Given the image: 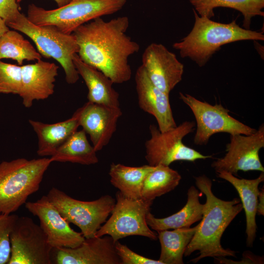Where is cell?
<instances>
[{
	"mask_svg": "<svg viewBox=\"0 0 264 264\" xmlns=\"http://www.w3.org/2000/svg\"><path fill=\"white\" fill-rule=\"evenodd\" d=\"M48 200L69 222L76 225L85 238L95 236L113 209L115 198L104 195L92 201L75 199L52 187L46 195Z\"/></svg>",
	"mask_w": 264,
	"mask_h": 264,
	"instance_id": "52a82bcc",
	"label": "cell"
},
{
	"mask_svg": "<svg viewBox=\"0 0 264 264\" xmlns=\"http://www.w3.org/2000/svg\"><path fill=\"white\" fill-rule=\"evenodd\" d=\"M22 86L21 66L0 61V93L19 95Z\"/></svg>",
	"mask_w": 264,
	"mask_h": 264,
	"instance_id": "f1b7e54d",
	"label": "cell"
},
{
	"mask_svg": "<svg viewBox=\"0 0 264 264\" xmlns=\"http://www.w3.org/2000/svg\"><path fill=\"white\" fill-rule=\"evenodd\" d=\"M25 208L38 218L40 226L47 236L52 248H74L85 240L81 232L73 230L69 223L61 215L46 195L35 201L25 203Z\"/></svg>",
	"mask_w": 264,
	"mask_h": 264,
	"instance_id": "4fadbf2b",
	"label": "cell"
},
{
	"mask_svg": "<svg viewBox=\"0 0 264 264\" xmlns=\"http://www.w3.org/2000/svg\"><path fill=\"white\" fill-rule=\"evenodd\" d=\"M134 79L140 108L155 118L160 132L176 127L169 94L161 90L151 82L142 66L137 69Z\"/></svg>",
	"mask_w": 264,
	"mask_h": 264,
	"instance_id": "e0dca14e",
	"label": "cell"
},
{
	"mask_svg": "<svg viewBox=\"0 0 264 264\" xmlns=\"http://www.w3.org/2000/svg\"><path fill=\"white\" fill-rule=\"evenodd\" d=\"M96 151L89 143L85 132H75L50 156L51 162H69L89 165L98 162Z\"/></svg>",
	"mask_w": 264,
	"mask_h": 264,
	"instance_id": "d4e9b609",
	"label": "cell"
},
{
	"mask_svg": "<svg viewBox=\"0 0 264 264\" xmlns=\"http://www.w3.org/2000/svg\"><path fill=\"white\" fill-rule=\"evenodd\" d=\"M195 127L194 121H185L171 130L161 132L154 125H150L151 137L145 143V158L148 165L169 166L176 161L193 162L212 157L211 155L201 154L182 142L183 138L192 132Z\"/></svg>",
	"mask_w": 264,
	"mask_h": 264,
	"instance_id": "9c48e42d",
	"label": "cell"
},
{
	"mask_svg": "<svg viewBox=\"0 0 264 264\" xmlns=\"http://www.w3.org/2000/svg\"><path fill=\"white\" fill-rule=\"evenodd\" d=\"M264 148V125L249 135H230L226 146V153L222 158L213 161L211 167L217 173L226 172L236 176L239 171H259L264 172L259 157L260 150Z\"/></svg>",
	"mask_w": 264,
	"mask_h": 264,
	"instance_id": "7c38bea8",
	"label": "cell"
},
{
	"mask_svg": "<svg viewBox=\"0 0 264 264\" xmlns=\"http://www.w3.org/2000/svg\"><path fill=\"white\" fill-rule=\"evenodd\" d=\"M43 157L30 160L17 158L0 163V212L12 214L37 192L51 163Z\"/></svg>",
	"mask_w": 264,
	"mask_h": 264,
	"instance_id": "277c9868",
	"label": "cell"
},
{
	"mask_svg": "<svg viewBox=\"0 0 264 264\" xmlns=\"http://www.w3.org/2000/svg\"><path fill=\"white\" fill-rule=\"evenodd\" d=\"M179 98L193 112L197 123L194 143L206 145L214 134L220 132L230 135H249L256 129L252 128L231 116L229 110L220 104L211 105L188 94L179 93Z\"/></svg>",
	"mask_w": 264,
	"mask_h": 264,
	"instance_id": "30bf717a",
	"label": "cell"
},
{
	"mask_svg": "<svg viewBox=\"0 0 264 264\" xmlns=\"http://www.w3.org/2000/svg\"><path fill=\"white\" fill-rule=\"evenodd\" d=\"M8 264H51L52 247L40 225L28 217H19L10 234Z\"/></svg>",
	"mask_w": 264,
	"mask_h": 264,
	"instance_id": "8fae6325",
	"label": "cell"
},
{
	"mask_svg": "<svg viewBox=\"0 0 264 264\" xmlns=\"http://www.w3.org/2000/svg\"><path fill=\"white\" fill-rule=\"evenodd\" d=\"M115 248L121 264H163L158 260H153L133 252L119 241L115 242Z\"/></svg>",
	"mask_w": 264,
	"mask_h": 264,
	"instance_id": "4dcf8cb0",
	"label": "cell"
},
{
	"mask_svg": "<svg viewBox=\"0 0 264 264\" xmlns=\"http://www.w3.org/2000/svg\"><path fill=\"white\" fill-rule=\"evenodd\" d=\"M79 126L89 136L96 152L107 145L116 130L122 114L120 107H111L89 101L74 112Z\"/></svg>",
	"mask_w": 264,
	"mask_h": 264,
	"instance_id": "2e32d148",
	"label": "cell"
},
{
	"mask_svg": "<svg viewBox=\"0 0 264 264\" xmlns=\"http://www.w3.org/2000/svg\"><path fill=\"white\" fill-rule=\"evenodd\" d=\"M9 30L5 21L0 18V39L3 35Z\"/></svg>",
	"mask_w": 264,
	"mask_h": 264,
	"instance_id": "836d02e7",
	"label": "cell"
},
{
	"mask_svg": "<svg viewBox=\"0 0 264 264\" xmlns=\"http://www.w3.org/2000/svg\"><path fill=\"white\" fill-rule=\"evenodd\" d=\"M73 62L88 89V101L111 107H120L119 95L113 88L111 80L101 71L85 63L77 53Z\"/></svg>",
	"mask_w": 264,
	"mask_h": 264,
	"instance_id": "ffe728a7",
	"label": "cell"
},
{
	"mask_svg": "<svg viewBox=\"0 0 264 264\" xmlns=\"http://www.w3.org/2000/svg\"><path fill=\"white\" fill-rule=\"evenodd\" d=\"M153 201L128 198L119 191L110 217L96 233L95 236L108 235L114 242L128 236H140L156 240L157 236L146 222Z\"/></svg>",
	"mask_w": 264,
	"mask_h": 264,
	"instance_id": "ba28073f",
	"label": "cell"
},
{
	"mask_svg": "<svg viewBox=\"0 0 264 264\" xmlns=\"http://www.w3.org/2000/svg\"><path fill=\"white\" fill-rule=\"evenodd\" d=\"M16 0H0V18L7 24L20 13Z\"/></svg>",
	"mask_w": 264,
	"mask_h": 264,
	"instance_id": "1f68e13d",
	"label": "cell"
},
{
	"mask_svg": "<svg viewBox=\"0 0 264 264\" xmlns=\"http://www.w3.org/2000/svg\"><path fill=\"white\" fill-rule=\"evenodd\" d=\"M151 82L169 94L182 80L184 65L161 44L152 43L142 56V65Z\"/></svg>",
	"mask_w": 264,
	"mask_h": 264,
	"instance_id": "9a60e30c",
	"label": "cell"
},
{
	"mask_svg": "<svg viewBox=\"0 0 264 264\" xmlns=\"http://www.w3.org/2000/svg\"><path fill=\"white\" fill-rule=\"evenodd\" d=\"M195 178L197 187L206 199L201 221L184 256L187 257L198 251V256L190 261L193 263L206 257H236L235 251L222 246L220 240L225 229L243 209L240 199H221L213 194L212 182L208 176L203 175Z\"/></svg>",
	"mask_w": 264,
	"mask_h": 264,
	"instance_id": "7a4b0ae2",
	"label": "cell"
},
{
	"mask_svg": "<svg viewBox=\"0 0 264 264\" xmlns=\"http://www.w3.org/2000/svg\"><path fill=\"white\" fill-rule=\"evenodd\" d=\"M12 59L22 66L23 61L40 60L42 55L19 32L9 30L0 39V60Z\"/></svg>",
	"mask_w": 264,
	"mask_h": 264,
	"instance_id": "83f0119b",
	"label": "cell"
},
{
	"mask_svg": "<svg viewBox=\"0 0 264 264\" xmlns=\"http://www.w3.org/2000/svg\"><path fill=\"white\" fill-rule=\"evenodd\" d=\"M28 122L38 139L37 153L43 157L53 155L80 126L75 113L70 118L54 124H46L31 119Z\"/></svg>",
	"mask_w": 264,
	"mask_h": 264,
	"instance_id": "44dd1931",
	"label": "cell"
},
{
	"mask_svg": "<svg viewBox=\"0 0 264 264\" xmlns=\"http://www.w3.org/2000/svg\"><path fill=\"white\" fill-rule=\"evenodd\" d=\"M154 168L149 165L130 167L112 163L109 173L110 181L125 196L140 198L145 179Z\"/></svg>",
	"mask_w": 264,
	"mask_h": 264,
	"instance_id": "cb8c5ba5",
	"label": "cell"
},
{
	"mask_svg": "<svg viewBox=\"0 0 264 264\" xmlns=\"http://www.w3.org/2000/svg\"><path fill=\"white\" fill-rule=\"evenodd\" d=\"M58 68L55 64L41 60L21 66L22 86L19 96L25 107L30 108L34 101L44 100L53 94Z\"/></svg>",
	"mask_w": 264,
	"mask_h": 264,
	"instance_id": "ac0fdd59",
	"label": "cell"
},
{
	"mask_svg": "<svg viewBox=\"0 0 264 264\" xmlns=\"http://www.w3.org/2000/svg\"><path fill=\"white\" fill-rule=\"evenodd\" d=\"M127 0H71L65 6L46 10L34 4L28 6L27 18L39 26L50 25L71 34L81 25L120 10Z\"/></svg>",
	"mask_w": 264,
	"mask_h": 264,
	"instance_id": "5b68a950",
	"label": "cell"
},
{
	"mask_svg": "<svg viewBox=\"0 0 264 264\" xmlns=\"http://www.w3.org/2000/svg\"><path fill=\"white\" fill-rule=\"evenodd\" d=\"M257 214L259 215H264V191L261 189L258 196V202L257 208Z\"/></svg>",
	"mask_w": 264,
	"mask_h": 264,
	"instance_id": "d6a6232c",
	"label": "cell"
},
{
	"mask_svg": "<svg viewBox=\"0 0 264 264\" xmlns=\"http://www.w3.org/2000/svg\"><path fill=\"white\" fill-rule=\"evenodd\" d=\"M198 227H182L158 231L161 252L158 260L163 264H183V257L187 245Z\"/></svg>",
	"mask_w": 264,
	"mask_h": 264,
	"instance_id": "484cf974",
	"label": "cell"
},
{
	"mask_svg": "<svg viewBox=\"0 0 264 264\" xmlns=\"http://www.w3.org/2000/svg\"><path fill=\"white\" fill-rule=\"evenodd\" d=\"M51 264H121L111 237L85 238L74 248H52Z\"/></svg>",
	"mask_w": 264,
	"mask_h": 264,
	"instance_id": "5bb4252c",
	"label": "cell"
},
{
	"mask_svg": "<svg viewBox=\"0 0 264 264\" xmlns=\"http://www.w3.org/2000/svg\"><path fill=\"white\" fill-rule=\"evenodd\" d=\"M129 25L127 16L108 21L100 17L81 25L72 33L81 60L103 72L114 84L131 79L129 58L140 49L139 44L126 34Z\"/></svg>",
	"mask_w": 264,
	"mask_h": 264,
	"instance_id": "6da1fadb",
	"label": "cell"
},
{
	"mask_svg": "<svg viewBox=\"0 0 264 264\" xmlns=\"http://www.w3.org/2000/svg\"><path fill=\"white\" fill-rule=\"evenodd\" d=\"M194 26L190 33L173 47L179 51L180 56L188 58L199 66H204L221 46L233 42L244 41H264L262 32L246 29L235 20L223 23L199 16L195 10Z\"/></svg>",
	"mask_w": 264,
	"mask_h": 264,
	"instance_id": "3957f363",
	"label": "cell"
},
{
	"mask_svg": "<svg viewBox=\"0 0 264 264\" xmlns=\"http://www.w3.org/2000/svg\"><path fill=\"white\" fill-rule=\"evenodd\" d=\"M19 218L0 212V264H8L11 256L10 234Z\"/></svg>",
	"mask_w": 264,
	"mask_h": 264,
	"instance_id": "f546056e",
	"label": "cell"
},
{
	"mask_svg": "<svg viewBox=\"0 0 264 264\" xmlns=\"http://www.w3.org/2000/svg\"><path fill=\"white\" fill-rule=\"evenodd\" d=\"M6 25L29 37L42 56L56 60L62 66L68 84H73L78 81L79 75L73 57L78 54L79 46L73 34L64 33L53 26L36 25L21 13Z\"/></svg>",
	"mask_w": 264,
	"mask_h": 264,
	"instance_id": "8992f818",
	"label": "cell"
},
{
	"mask_svg": "<svg viewBox=\"0 0 264 264\" xmlns=\"http://www.w3.org/2000/svg\"><path fill=\"white\" fill-rule=\"evenodd\" d=\"M217 174L218 177L229 182L239 194L245 214L246 245L252 247L257 232L256 216L260 193L259 185L264 180V172H261L257 178L252 179L239 178L226 172Z\"/></svg>",
	"mask_w": 264,
	"mask_h": 264,
	"instance_id": "d6986e66",
	"label": "cell"
},
{
	"mask_svg": "<svg viewBox=\"0 0 264 264\" xmlns=\"http://www.w3.org/2000/svg\"><path fill=\"white\" fill-rule=\"evenodd\" d=\"M198 14L211 19L215 16L214 9L227 7L236 10L243 17V27L250 29L252 19L257 16H264V0H189Z\"/></svg>",
	"mask_w": 264,
	"mask_h": 264,
	"instance_id": "603a6c76",
	"label": "cell"
},
{
	"mask_svg": "<svg viewBox=\"0 0 264 264\" xmlns=\"http://www.w3.org/2000/svg\"><path fill=\"white\" fill-rule=\"evenodd\" d=\"M181 176L169 166L158 165L147 175L142 188L141 198L153 201L173 190L179 183Z\"/></svg>",
	"mask_w": 264,
	"mask_h": 264,
	"instance_id": "4316f807",
	"label": "cell"
},
{
	"mask_svg": "<svg viewBox=\"0 0 264 264\" xmlns=\"http://www.w3.org/2000/svg\"><path fill=\"white\" fill-rule=\"evenodd\" d=\"M22 0H16L18 3L21 2ZM57 3L58 7H62L68 3L71 0H54Z\"/></svg>",
	"mask_w": 264,
	"mask_h": 264,
	"instance_id": "e575fe53",
	"label": "cell"
},
{
	"mask_svg": "<svg viewBox=\"0 0 264 264\" xmlns=\"http://www.w3.org/2000/svg\"><path fill=\"white\" fill-rule=\"evenodd\" d=\"M200 192L194 186H191L187 191V202L183 208L177 212L164 218H155L149 212L146 218L150 228L157 232L190 227L194 223L201 220L204 204L199 200Z\"/></svg>",
	"mask_w": 264,
	"mask_h": 264,
	"instance_id": "7402d4cb",
	"label": "cell"
}]
</instances>
